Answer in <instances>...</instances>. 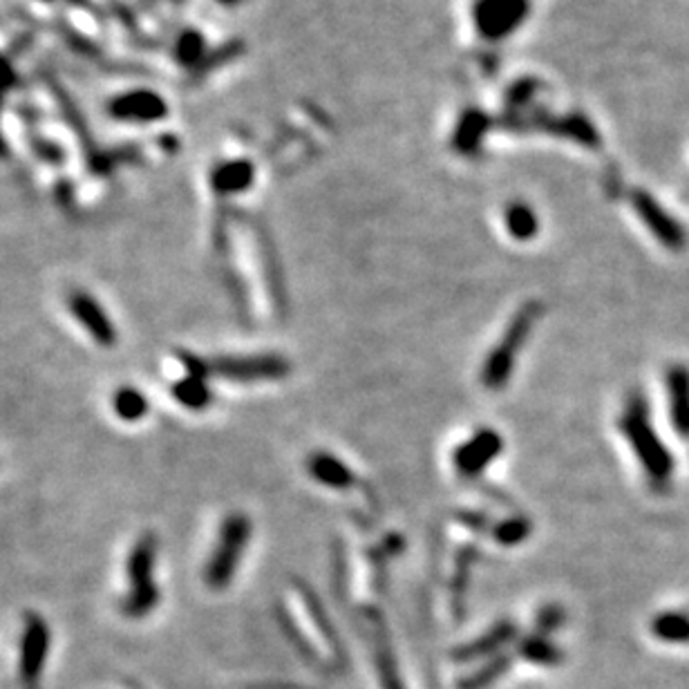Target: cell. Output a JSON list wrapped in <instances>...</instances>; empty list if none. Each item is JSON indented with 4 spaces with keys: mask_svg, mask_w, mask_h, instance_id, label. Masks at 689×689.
I'll return each mask as SVG.
<instances>
[{
    "mask_svg": "<svg viewBox=\"0 0 689 689\" xmlns=\"http://www.w3.org/2000/svg\"><path fill=\"white\" fill-rule=\"evenodd\" d=\"M504 441L493 428L475 432L455 450V468L461 477H479L493 461L502 455Z\"/></svg>",
    "mask_w": 689,
    "mask_h": 689,
    "instance_id": "cell-7",
    "label": "cell"
},
{
    "mask_svg": "<svg viewBox=\"0 0 689 689\" xmlns=\"http://www.w3.org/2000/svg\"><path fill=\"white\" fill-rule=\"evenodd\" d=\"M112 410L117 412V417L121 421L135 423L146 417L150 403L137 388H119L117 394L112 396Z\"/></svg>",
    "mask_w": 689,
    "mask_h": 689,
    "instance_id": "cell-14",
    "label": "cell"
},
{
    "mask_svg": "<svg viewBox=\"0 0 689 689\" xmlns=\"http://www.w3.org/2000/svg\"><path fill=\"white\" fill-rule=\"evenodd\" d=\"M651 629L658 638L669 640V643H689V616L685 613H660Z\"/></svg>",
    "mask_w": 689,
    "mask_h": 689,
    "instance_id": "cell-15",
    "label": "cell"
},
{
    "mask_svg": "<svg viewBox=\"0 0 689 689\" xmlns=\"http://www.w3.org/2000/svg\"><path fill=\"white\" fill-rule=\"evenodd\" d=\"M667 396H669V414L676 432L683 439H689V370L685 365L669 367L665 374Z\"/></svg>",
    "mask_w": 689,
    "mask_h": 689,
    "instance_id": "cell-10",
    "label": "cell"
},
{
    "mask_svg": "<svg viewBox=\"0 0 689 689\" xmlns=\"http://www.w3.org/2000/svg\"><path fill=\"white\" fill-rule=\"evenodd\" d=\"M636 211L643 217V222L649 226L660 244H665L667 249L681 251L687 244V235L683 231V226L678 224L672 215L660 209L654 197H649L645 193H636L634 197Z\"/></svg>",
    "mask_w": 689,
    "mask_h": 689,
    "instance_id": "cell-9",
    "label": "cell"
},
{
    "mask_svg": "<svg viewBox=\"0 0 689 689\" xmlns=\"http://www.w3.org/2000/svg\"><path fill=\"white\" fill-rule=\"evenodd\" d=\"M307 470L318 484L334 490H349L356 484L354 470L345 461L334 457L332 452H314L307 459Z\"/></svg>",
    "mask_w": 689,
    "mask_h": 689,
    "instance_id": "cell-11",
    "label": "cell"
},
{
    "mask_svg": "<svg viewBox=\"0 0 689 689\" xmlns=\"http://www.w3.org/2000/svg\"><path fill=\"white\" fill-rule=\"evenodd\" d=\"M173 396L188 410H206L211 405V388L202 374H186L173 385Z\"/></svg>",
    "mask_w": 689,
    "mask_h": 689,
    "instance_id": "cell-13",
    "label": "cell"
},
{
    "mask_svg": "<svg viewBox=\"0 0 689 689\" xmlns=\"http://www.w3.org/2000/svg\"><path fill=\"white\" fill-rule=\"evenodd\" d=\"M112 115L128 121H153L164 115V103L153 92H132L112 103Z\"/></svg>",
    "mask_w": 689,
    "mask_h": 689,
    "instance_id": "cell-12",
    "label": "cell"
},
{
    "mask_svg": "<svg viewBox=\"0 0 689 689\" xmlns=\"http://www.w3.org/2000/svg\"><path fill=\"white\" fill-rule=\"evenodd\" d=\"M211 374L224 376L229 381L256 383L278 381L291 372L287 358L278 354H253V356H222L209 363Z\"/></svg>",
    "mask_w": 689,
    "mask_h": 689,
    "instance_id": "cell-5",
    "label": "cell"
},
{
    "mask_svg": "<svg viewBox=\"0 0 689 689\" xmlns=\"http://www.w3.org/2000/svg\"><path fill=\"white\" fill-rule=\"evenodd\" d=\"M622 434H625L629 446L634 448L636 457L643 466L645 475L654 486H667V481L672 479L674 473V459L665 448V443L660 441L654 423L649 419V408L645 396L640 392L629 394L625 412L620 419Z\"/></svg>",
    "mask_w": 689,
    "mask_h": 689,
    "instance_id": "cell-1",
    "label": "cell"
},
{
    "mask_svg": "<svg viewBox=\"0 0 689 689\" xmlns=\"http://www.w3.org/2000/svg\"><path fill=\"white\" fill-rule=\"evenodd\" d=\"M157 566V537L144 533L135 542L128 555V596L124 613L128 618H144L159 604V587L155 582Z\"/></svg>",
    "mask_w": 689,
    "mask_h": 689,
    "instance_id": "cell-3",
    "label": "cell"
},
{
    "mask_svg": "<svg viewBox=\"0 0 689 689\" xmlns=\"http://www.w3.org/2000/svg\"><path fill=\"white\" fill-rule=\"evenodd\" d=\"M50 651V627L39 613H27L21 636V654H18V672L27 689H36Z\"/></svg>",
    "mask_w": 689,
    "mask_h": 689,
    "instance_id": "cell-6",
    "label": "cell"
},
{
    "mask_svg": "<svg viewBox=\"0 0 689 689\" xmlns=\"http://www.w3.org/2000/svg\"><path fill=\"white\" fill-rule=\"evenodd\" d=\"M251 531V519L244 513H231L224 517L215 549L204 571V580L213 591H222L231 584L249 546Z\"/></svg>",
    "mask_w": 689,
    "mask_h": 689,
    "instance_id": "cell-4",
    "label": "cell"
},
{
    "mask_svg": "<svg viewBox=\"0 0 689 689\" xmlns=\"http://www.w3.org/2000/svg\"><path fill=\"white\" fill-rule=\"evenodd\" d=\"M540 316H542V305L537 300L526 302V305L517 309V314L513 316L511 323H508L504 336L499 338V343L495 345L493 352L488 354L484 370H481V383H484L486 390L499 392L506 388L513 376L517 356L519 352H522V347L528 341V336H531L537 318Z\"/></svg>",
    "mask_w": 689,
    "mask_h": 689,
    "instance_id": "cell-2",
    "label": "cell"
},
{
    "mask_svg": "<svg viewBox=\"0 0 689 689\" xmlns=\"http://www.w3.org/2000/svg\"><path fill=\"white\" fill-rule=\"evenodd\" d=\"M511 231L517 235V238H528V235L535 231L533 217L526 211H515L511 215Z\"/></svg>",
    "mask_w": 689,
    "mask_h": 689,
    "instance_id": "cell-19",
    "label": "cell"
},
{
    "mask_svg": "<svg viewBox=\"0 0 689 689\" xmlns=\"http://www.w3.org/2000/svg\"><path fill=\"white\" fill-rule=\"evenodd\" d=\"M513 638H515V627L508 625V622H504V625H499L497 629L490 631L488 636L477 640V643H470L464 649V654H461V658H473V656H479V654H488V651H495L499 645H504V643H508V640H513Z\"/></svg>",
    "mask_w": 689,
    "mask_h": 689,
    "instance_id": "cell-16",
    "label": "cell"
},
{
    "mask_svg": "<svg viewBox=\"0 0 689 689\" xmlns=\"http://www.w3.org/2000/svg\"><path fill=\"white\" fill-rule=\"evenodd\" d=\"M524 656L528 660H533V663H540V665H551V663H558L560 660L558 649H555L551 643H546L544 638L528 640V643L524 645Z\"/></svg>",
    "mask_w": 689,
    "mask_h": 689,
    "instance_id": "cell-18",
    "label": "cell"
},
{
    "mask_svg": "<svg viewBox=\"0 0 689 689\" xmlns=\"http://www.w3.org/2000/svg\"><path fill=\"white\" fill-rule=\"evenodd\" d=\"M528 535H531V522H528V519H524V517L506 519V522L497 524L495 531H493L495 540L504 546H515L519 542H524Z\"/></svg>",
    "mask_w": 689,
    "mask_h": 689,
    "instance_id": "cell-17",
    "label": "cell"
},
{
    "mask_svg": "<svg viewBox=\"0 0 689 689\" xmlns=\"http://www.w3.org/2000/svg\"><path fill=\"white\" fill-rule=\"evenodd\" d=\"M68 307L72 316L86 327V332L92 336L94 343L101 347L117 345V329L108 318L106 309H103L97 300H94L88 291H72L68 298Z\"/></svg>",
    "mask_w": 689,
    "mask_h": 689,
    "instance_id": "cell-8",
    "label": "cell"
}]
</instances>
